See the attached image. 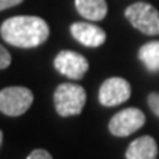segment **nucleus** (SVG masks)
<instances>
[{
    "label": "nucleus",
    "mask_w": 159,
    "mask_h": 159,
    "mask_svg": "<svg viewBox=\"0 0 159 159\" xmlns=\"http://www.w3.org/2000/svg\"><path fill=\"white\" fill-rule=\"evenodd\" d=\"M139 59L149 72H159V41H149L139 50Z\"/></svg>",
    "instance_id": "9b49d317"
},
{
    "label": "nucleus",
    "mask_w": 159,
    "mask_h": 159,
    "mask_svg": "<svg viewBox=\"0 0 159 159\" xmlns=\"http://www.w3.org/2000/svg\"><path fill=\"white\" fill-rule=\"evenodd\" d=\"M27 159H53L52 155L44 149H35L27 156Z\"/></svg>",
    "instance_id": "4468645a"
},
{
    "label": "nucleus",
    "mask_w": 159,
    "mask_h": 159,
    "mask_svg": "<svg viewBox=\"0 0 159 159\" xmlns=\"http://www.w3.org/2000/svg\"><path fill=\"white\" fill-rule=\"evenodd\" d=\"M85 90L78 84L63 83L55 90V108L61 116H74L81 114L85 105Z\"/></svg>",
    "instance_id": "f03ea898"
},
{
    "label": "nucleus",
    "mask_w": 159,
    "mask_h": 159,
    "mask_svg": "<svg viewBox=\"0 0 159 159\" xmlns=\"http://www.w3.org/2000/svg\"><path fill=\"white\" fill-rule=\"evenodd\" d=\"M55 68L71 80H81L89 71V62L77 52L62 50L55 57Z\"/></svg>",
    "instance_id": "0eeeda50"
},
{
    "label": "nucleus",
    "mask_w": 159,
    "mask_h": 159,
    "mask_svg": "<svg viewBox=\"0 0 159 159\" xmlns=\"http://www.w3.org/2000/svg\"><path fill=\"white\" fill-rule=\"evenodd\" d=\"M146 122V116L140 109L127 108L115 114L109 121V131L116 137H127L140 130Z\"/></svg>",
    "instance_id": "39448f33"
},
{
    "label": "nucleus",
    "mask_w": 159,
    "mask_h": 159,
    "mask_svg": "<svg viewBox=\"0 0 159 159\" xmlns=\"http://www.w3.org/2000/svg\"><path fill=\"white\" fill-rule=\"evenodd\" d=\"M49 33L50 30L47 22L39 16H12L0 27L2 39L21 49H31L43 44L49 39Z\"/></svg>",
    "instance_id": "f257e3e1"
},
{
    "label": "nucleus",
    "mask_w": 159,
    "mask_h": 159,
    "mask_svg": "<svg viewBox=\"0 0 159 159\" xmlns=\"http://www.w3.org/2000/svg\"><path fill=\"white\" fill-rule=\"evenodd\" d=\"M24 0H0V11H5L7 7H12V6H16L19 3H22Z\"/></svg>",
    "instance_id": "2eb2a0df"
},
{
    "label": "nucleus",
    "mask_w": 159,
    "mask_h": 159,
    "mask_svg": "<svg viewBox=\"0 0 159 159\" xmlns=\"http://www.w3.org/2000/svg\"><path fill=\"white\" fill-rule=\"evenodd\" d=\"M148 103L152 112L159 116V93H150L148 97Z\"/></svg>",
    "instance_id": "f8f14e48"
},
{
    "label": "nucleus",
    "mask_w": 159,
    "mask_h": 159,
    "mask_svg": "<svg viewBox=\"0 0 159 159\" xmlns=\"http://www.w3.org/2000/svg\"><path fill=\"white\" fill-rule=\"evenodd\" d=\"M125 18L146 35H159V12L149 3H134L125 9Z\"/></svg>",
    "instance_id": "7ed1b4c3"
},
{
    "label": "nucleus",
    "mask_w": 159,
    "mask_h": 159,
    "mask_svg": "<svg viewBox=\"0 0 159 159\" xmlns=\"http://www.w3.org/2000/svg\"><path fill=\"white\" fill-rule=\"evenodd\" d=\"M131 96V85L124 78L112 77L108 78L99 89V102L103 106H116L127 102Z\"/></svg>",
    "instance_id": "423d86ee"
},
{
    "label": "nucleus",
    "mask_w": 159,
    "mask_h": 159,
    "mask_svg": "<svg viewBox=\"0 0 159 159\" xmlns=\"http://www.w3.org/2000/svg\"><path fill=\"white\" fill-rule=\"evenodd\" d=\"M33 91L27 87H6L0 91V112L7 116H19L33 105Z\"/></svg>",
    "instance_id": "20e7f679"
},
{
    "label": "nucleus",
    "mask_w": 159,
    "mask_h": 159,
    "mask_svg": "<svg viewBox=\"0 0 159 159\" xmlns=\"http://www.w3.org/2000/svg\"><path fill=\"white\" fill-rule=\"evenodd\" d=\"M127 159H158V144L153 137L142 136L130 143L125 153Z\"/></svg>",
    "instance_id": "1a4fd4ad"
},
{
    "label": "nucleus",
    "mask_w": 159,
    "mask_h": 159,
    "mask_svg": "<svg viewBox=\"0 0 159 159\" xmlns=\"http://www.w3.org/2000/svg\"><path fill=\"white\" fill-rule=\"evenodd\" d=\"M2 142H3V133L0 130V146H2Z\"/></svg>",
    "instance_id": "dca6fc26"
},
{
    "label": "nucleus",
    "mask_w": 159,
    "mask_h": 159,
    "mask_svg": "<svg viewBox=\"0 0 159 159\" xmlns=\"http://www.w3.org/2000/svg\"><path fill=\"white\" fill-rule=\"evenodd\" d=\"M75 7L89 21H102L108 13L106 0H75Z\"/></svg>",
    "instance_id": "9d476101"
},
{
    "label": "nucleus",
    "mask_w": 159,
    "mask_h": 159,
    "mask_svg": "<svg viewBox=\"0 0 159 159\" xmlns=\"http://www.w3.org/2000/svg\"><path fill=\"white\" fill-rule=\"evenodd\" d=\"M11 55L3 46L0 44V69H5L11 65Z\"/></svg>",
    "instance_id": "ddd939ff"
},
{
    "label": "nucleus",
    "mask_w": 159,
    "mask_h": 159,
    "mask_svg": "<svg viewBox=\"0 0 159 159\" xmlns=\"http://www.w3.org/2000/svg\"><path fill=\"white\" fill-rule=\"evenodd\" d=\"M71 34L85 47H99L106 41V33L90 22H75L71 25Z\"/></svg>",
    "instance_id": "6e6552de"
}]
</instances>
